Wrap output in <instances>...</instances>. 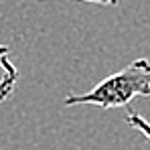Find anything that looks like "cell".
<instances>
[{
  "label": "cell",
  "mask_w": 150,
  "mask_h": 150,
  "mask_svg": "<svg viewBox=\"0 0 150 150\" xmlns=\"http://www.w3.org/2000/svg\"><path fill=\"white\" fill-rule=\"evenodd\" d=\"M136 98H150V59L140 57L124 69L108 75L85 93L67 96L63 105H98L101 110L126 108Z\"/></svg>",
  "instance_id": "cell-1"
},
{
  "label": "cell",
  "mask_w": 150,
  "mask_h": 150,
  "mask_svg": "<svg viewBox=\"0 0 150 150\" xmlns=\"http://www.w3.org/2000/svg\"><path fill=\"white\" fill-rule=\"evenodd\" d=\"M126 122L132 126L136 132H140V134L150 142V120H146L144 116H140V114L134 112V110H128V112H126Z\"/></svg>",
  "instance_id": "cell-3"
},
{
  "label": "cell",
  "mask_w": 150,
  "mask_h": 150,
  "mask_svg": "<svg viewBox=\"0 0 150 150\" xmlns=\"http://www.w3.org/2000/svg\"><path fill=\"white\" fill-rule=\"evenodd\" d=\"M75 2H89V4H101V6H118L120 0H75Z\"/></svg>",
  "instance_id": "cell-4"
},
{
  "label": "cell",
  "mask_w": 150,
  "mask_h": 150,
  "mask_svg": "<svg viewBox=\"0 0 150 150\" xmlns=\"http://www.w3.org/2000/svg\"><path fill=\"white\" fill-rule=\"evenodd\" d=\"M18 81V69L10 61V49L6 45H0V103L6 101Z\"/></svg>",
  "instance_id": "cell-2"
}]
</instances>
